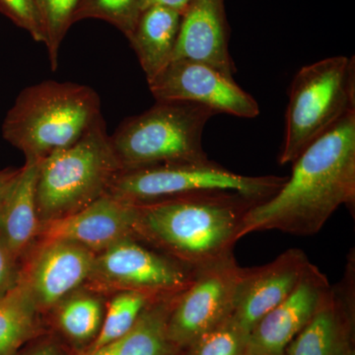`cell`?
Returning <instances> with one entry per match:
<instances>
[{
	"mask_svg": "<svg viewBox=\"0 0 355 355\" xmlns=\"http://www.w3.org/2000/svg\"><path fill=\"white\" fill-rule=\"evenodd\" d=\"M272 198L247 212L241 237L259 231L316 234L342 205H355V111L315 140Z\"/></svg>",
	"mask_w": 355,
	"mask_h": 355,
	"instance_id": "obj_1",
	"label": "cell"
},
{
	"mask_svg": "<svg viewBox=\"0 0 355 355\" xmlns=\"http://www.w3.org/2000/svg\"><path fill=\"white\" fill-rule=\"evenodd\" d=\"M261 203L233 191H200L137 203V239L193 268L233 253L247 212Z\"/></svg>",
	"mask_w": 355,
	"mask_h": 355,
	"instance_id": "obj_2",
	"label": "cell"
},
{
	"mask_svg": "<svg viewBox=\"0 0 355 355\" xmlns=\"http://www.w3.org/2000/svg\"><path fill=\"white\" fill-rule=\"evenodd\" d=\"M100 116L94 89L46 80L18 95L2 123V137L24 153L26 161L41 162L76 144Z\"/></svg>",
	"mask_w": 355,
	"mask_h": 355,
	"instance_id": "obj_3",
	"label": "cell"
},
{
	"mask_svg": "<svg viewBox=\"0 0 355 355\" xmlns=\"http://www.w3.org/2000/svg\"><path fill=\"white\" fill-rule=\"evenodd\" d=\"M121 172L103 116L76 144L40 163L36 189L41 225L80 211L106 195Z\"/></svg>",
	"mask_w": 355,
	"mask_h": 355,
	"instance_id": "obj_4",
	"label": "cell"
},
{
	"mask_svg": "<svg viewBox=\"0 0 355 355\" xmlns=\"http://www.w3.org/2000/svg\"><path fill=\"white\" fill-rule=\"evenodd\" d=\"M216 114L197 103L156 101L144 113L127 119L111 137L121 171L209 160L202 133Z\"/></svg>",
	"mask_w": 355,
	"mask_h": 355,
	"instance_id": "obj_5",
	"label": "cell"
},
{
	"mask_svg": "<svg viewBox=\"0 0 355 355\" xmlns=\"http://www.w3.org/2000/svg\"><path fill=\"white\" fill-rule=\"evenodd\" d=\"M352 111H355L354 57L327 58L299 69L289 88L279 164L293 162Z\"/></svg>",
	"mask_w": 355,
	"mask_h": 355,
	"instance_id": "obj_6",
	"label": "cell"
},
{
	"mask_svg": "<svg viewBox=\"0 0 355 355\" xmlns=\"http://www.w3.org/2000/svg\"><path fill=\"white\" fill-rule=\"evenodd\" d=\"M287 177L245 176L211 160L173 163L121 171L110 184L107 195L132 203L200 193L233 191L259 202L272 198Z\"/></svg>",
	"mask_w": 355,
	"mask_h": 355,
	"instance_id": "obj_7",
	"label": "cell"
},
{
	"mask_svg": "<svg viewBox=\"0 0 355 355\" xmlns=\"http://www.w3.org/2000/svg\"><path fill=\"white\" fill-rule=\"evenodd\" d=\"M195 270L130 238L96 254L85 286L101 294L135 291L165 298L177 295L190 286Z\"/></svg>",
	"mask_w": 355,
	"mask_h": 355,
	"instance_id": "obj_8",
	"label": "cell"
},
{
	"mask_svg": "<svg viewBox=\"0 0 355 355\" xmlns=\"http://www.w3.org/2000/svg\"><path fill=\"white\" fill-rule=\"evenodd\" d=\"M242 272L233 253L196 268L168 318V338L179 352L231 317Z\"/></svg>",
	"mask_w": 355,
	"mask_h": 355,
	"instance_id": "obj_9",
	"label": "cell"
},
{
	"mask_svg": "<svg viewBox=\"0 0 355 355\" xmlns=\"http://www.w3.org/2000/svg\"><path fill=\"white\" fill-rule=\"evenodd\" d=\"M147 83L156 101L197 103L216 114L243 119L260 114L258 102L234 78L202 62L172 60Z\"/></svg>",
	"mask_w": 355,
	"mask_h": 355,
	"instance_id": "obj_10",
	"label": "cell"
},
{
	"mask_svg": "<svg viewBox=\"0 0 355 355\" xmlns=\"http://www.w3.org/2000/svg\"><path fill=\"white\" fill-rule=\"evenodd\" d=\"M96 254L62 240L35 243L20 263V280L29 289L39 312L51 311L87 284Z\"/></svg>",
	"mask_w": 355,
	"mask_h": 355,
	"instance_id": "obj_11",
	"label": "cell"
},
{
	"mask_svg": "<svg viewBox=\"0 0 355 355\" xmlns=\"http://www.w3.org/2000/svg\"><path fill=\"white\" fill-rule=\"evenodd\" d=\"M137 203L106 193L72 216L42 224L36 243L62 240L97 254L123 240L137 239Z\"/></svg>",
	"mask_w": 355,
	"mask_h": 355,
	"instance_id": "obj_12",
	"label": "cell"
},
{
	"mask_svg": "<svg viewBox=\"0 0 355 355\" xmlns=\"http://www.w3.org/2000/svg\"><path fill=\"white\" fill-rule=\"evenodd\" d=\"M355 313V256L349 254L343 279L329 287L286 355H345L352 345Z\"/></svg>",
	"mask_w": 355,
	"mask_h": 355,
	"instance_id": "obj_13",
	"label": "cell"
},
{
	"mask_svg": "<svg viewBox=\"0 0 355 355\" xmlns=\"http://www.w3.org/2000/svg\"><path fill=\"white\" fill-rule=\"evenodd\" d=\"M311 261L300 249H289L270 263L243 268L231 319L248 334L293 292Z\"/></svg>",
	"mask_w": 355,
	"mask_h": 355,
	"instance_id": "obj_14",
	"label": "cell"
},
{
	"mask_svg": "<svg viewBox=\"0 0 355 355\" xmlns=\"http://www.w3.org/2000/svg\"><path fill=\"white\" fill-rule=\"evenodd\" d=\"M330 286L327 275L310 263L291 295L250 331L245 355H286Z\"/></svg>",
	"mask_w": 355,
	"mask_h": 355,
	"instance_id": "obj_15",
	"label": "cell"
},
{
	"mask_svg": "<svg viewBox=\"0 0 355 355\" xmlns=\"http://www.w3.org/2000/svg\"><path fill=\"white\" fill-rule=\"evenodd\" d=\"M178 60L202 62L234 78L236 67L228 50L224 0H191L182 15L172 58Z\"/></svg>",
	"mask_w": 355,
	"mask_h": 355,
	"instance_id": "obj_16",
	"label": "cell"
},
{
	"mask_svg": "<svg viewBox=\"0 0 355 355\" xmlns=\"http://www.w3.org/2000/svg\"><path fill=\"white\" fill-rule=\"evenodd\" d=\"M40 163L26 161L0 209V237L20 263L41 229L36 202Z\"/></svg>",
	"mask_w": 355,
	"mask_h": 355,
	"instance_id": "obj_17",
	"label": "cell"
},
{
	"mask_svg": "<svg viewBox=\"0 0 355 355\" xmlns=\"http://www.w3.org/2000/svg\"><path fill=\"white\" fill-rule=\"evenodd\" d=\"M181 20V13L164 7H150L140 13L128 40L147 81L154 78L171 62Z\"/></svg>",
	"mask_w": 355,
	"mask_h": 355,
	"instance_id": "obj_18",
	"label": "cell"
},
{
	"mask_svg": "<svg viewBox=\"0 0 355 355\" xmlns=\"http://www.w3.org/2000/svg\"><path fill=\"white\" fill-rule=\"evenodd\" d=\"M179 294L154 301L128 334L88 355H176L179 350L168 338L167 323Z\"/></svg>",
	"mask_w": 355,
	"mask_h": 355,
	"instance_id": "obj_19",
	"label": "cell"
},
{
	"mask_svg": "<svg viewBox=\"0 0 355 355\" xmlns=\"http://www.w3.org/2000/svg\"><path fill=\"white\" fill-rule=\"evenodd\" d=\"M39 315L29 289L19 279L17 286L0 297V355H16L38 335Z\"/></svg>",
	"mask_w": 355,
	"mask_h": 355,
	"instance_id": "obj_20",
	"label": "cell"
},
{
	"mask_svg": "<svg viewBox=\"0 0 355 355\" xmlns=\"http://www.w3.org/2000/svg\"><path fill=\"white\" fill-rule=\"evenodd\" d=\"M104 298L84 286L69 294L51 311L60 331L76 343L93 342L104 320Z\"/></svg>",
	"mask_w": 355,
	"mask_h": 355,
	"instance_id": "obj_21",
	"label": "cell"
},
{
	"mask_svg": "<svg viewBox=\"0 0 355 355\" xmlns=\"http://www.w3.org/2000/svg\"><path fill=\"white\" fill-rule=\"evenodd\" d=\"M166 298V297H165ZM158 299L148 294L135 291L114 293L107 304L99 333L81 355H88L118 340L132 330L140 315Z\"/></svg>",
	"mask_w": 355,
	"mask_h": 355,
	"instance_id": "obj_22",
	"label": "cell"
},
{
	"mask_svg": "<svg viewBox=\"0 0 355 355\" xmlns=\"http://www.w3.org/2000/svg\"><path fill=\"white\" fill-rule=\"evenodd\" d=\"M81 1L83 0H34L53 71L58 69L60 44L70 26L74 23Z\"/></svg>",
	"mask_w": 355,
	"mask_h": 355,
	"instance_id": "obj_23",
	"label": "cell"
},
{
	"mask_svg": "<svg viewBox=\"0 0 355 355\" xmlns=\"http://www.w3.org/2000/svg\"><path fill=\"white\" fill-rule=\"evenodd\" d=\"M249 334L231 317L183 349L184 355H245Z\"/></svg>",
	"mask_w": 355,
	"mask_h": 355,
	"instance_id": "obj_24",
	"label": "cell"
},
{
	"mask_svg": "<svg viewBox=\"0 0 355 355\" xmlns=\"http://www.w3.org/2000/svg\"><path fill=\"white\" fill-rule=\"evenodd\" d=\"M139 0H83L74 22L98 18L111 23L130 38L140 15Z\"/></svg>",
	"mask_w": 355,
	"mask_h": 355,
	"instance_id": "obj_25",
	"label": "cell"
},
{
	"mask_svg": "<svg viewBox=\"0 0 355 355\" xmlns=\"http://www.w3.org/2000/svg\"><path fill=\"white\" fill-rule=\"evenodd\" d=\"M0 9L15 24L31 34L37 42H43L44 34L34 0H0Z\"/></svg>",
	"mask_w": 355,
	"mask_h": 355,
	"instance_id": "obj_26",
	"label": "cell"
},
{
	"mask_svg": "<svg viewBox=\"0 0 355 355\" xmlns=\"http://www.w3.org/2000/svg\"><path fill=\"white\" fill-rule=\"evenodd\" d=\"M20 279V263L0 237V297L11 291Z\"/></svg>",
	"mask_w": 355,
	"mask_h": 355,
	"instance_id": "obj_27",
	"label": "cell"
},
{
	"mask_svg": "<svg viewBox=\"0 0 355 355\" xmlns=\"http://www.w3.org/2000/svg\"><path fill=\"white\" fill-rule=\"evenodd\" d=\"M191 0H139L140 12L150 7L159 6L172 9L183 15Z\"/></svg>",
	"mask_w": 355,
	"mask_h": 355,
	"instance_id": "obj_28",
	"label": "cell"
},
{
	"mask_svg": "<svg viewBox=\"0 0 355 355\" xmlns=\"http://www.w3.org/2000/svg\"><path fill=\"white\" fill-rule=\"evenodd\" d=\"M19 173L20 168L19 169L7 168L0 171V209Z\"/></svg>",
	"mask_w": 355,
	"mask_h": 355,
	"instance_id": "obj_29",
	"label": "cell"
},
{
	"mask_svg": "<svg viewBox=\"0 0 355 355\" xmlns=\"http://www.w3.org/2000/svg\"><path fill=\"white\" fill-rule=\"evenodd\" d=\"M28 355H60L58 349L53 345H46L39 347L38 349L33 350Z\"/></svg>",
	"mask_w": 355,
	"mask_h": 355,
	"instance_id": "obj_30",
	"label": "cell"
},
{
	"mask_svg": "<svg viewBox=\"0 0 355 355\" xmlns=\"http://www.w3.org/2000/svg\"><path fill=\"white\" fill-rule=\"evenodd\" d=\"M345 355H355V354H354V349H350V350H349V352H347V354H345Z\"/></svg>",
	"mask_w": 355,
	"mask_h": 355,
	"instance_id": "obj_31",
	"label": "cell"
}]
</instances>
